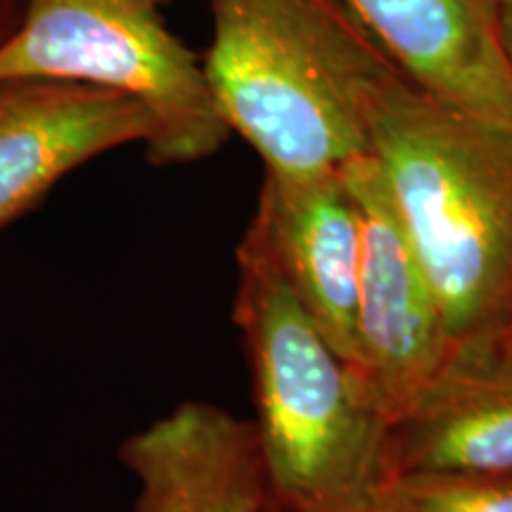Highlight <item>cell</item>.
Wrapping results in <instances>:
<instances>
[{
    "instance_id": "15",
    "label": "cell",
    "mask_w": 512,
    "mask_h": 512,
    "mask_svg": "<svg viewBox=\"0 0 512 512\" xmlns=\"http://www.w3.org/2000/svg\"><path fill=\"white\" fill-rule=\"evenodd\" d=\"M259 512H299V510H292V508H287V505L278 503V501H275V498L271 496V498H268V501H266L264 508H261Z\"/></svg>"
},
{
    "instance_id": "2",
    "label": "cell",
    "mask_w": 512,
    "mask_h": 512,
    "mask_svg": "<svg viewBox=\"0 0 512 512\" xmlns=\"http://www.w3.org/2000/svg\"><path fill=\"white\" fill-rule=\"evenodd\" d=\"M211 17L204 72L266 174H328L370 152L363 110L399 72L342 0H211Z\"/></svg>"
},
{
    "instance_id": "10",
    "label": "cell",
    "mask_w": 512,
    "mask_h": 512,
    "mask_svg": "<svg viewBox=\"0 0 512 512\" xmlns=\"http://www.w3.org/2000/svg\"><path fill=\"white\" fill-rule=\"evenodd\" d=\"M420 472L512 475L510 375L446 373L387 427L384 482Z\"/></svg>"
},
{
    "instance_id": "11",
    "label": "cell",
    "mask_w": 512,
    "mask_h": 512,
    "mask_svg": "<svg viewBox=\"0 0 512 512\" xmlns=\"http://www.w3.org/2000/svg\"><path fill=\"white\" fill-rule=\"evenodd\" d=\"M382 512H512V477L399 475L377 489Z\"/></svg>"
},
{
    "instance_id": "3",
    "label": "cell",
    "mask_w": 512,
    "mask_h": 512,
    "mask_svg": "<svg viewBox=\"0 0 512 512\" xmlns=\"http://www.w3.org/2000/svg\"><path fill=\"white\" fill-rule=\"evenodd\" d=\"M233 320L252 370L271 496L299 512L370 508L384 482L387 422L247 240L238 247Z\"/></svg>"
},
{
    "instance_id": "13",
    "label": "cell",
    "mask_w": 512,
    "mask_h": 512,
    "mask_svg": "<svg viewBox=\"0 0 512 512\" xmlns=\"http://www.w3.org/2000/svg\"><path fill=\"white\" fill-rule=\"evenodd\" d=\"M24 5H27V0H0V46L17 29L19 19L24 15Z\"/></svg>"
},
{
    "instance_id": "14",
    "label": "cell",
    "mask_w": 512,
    "mask_h": 512,
    "mask_svg": "<svg viewBox=\"0 0 512 512\" xmlns=\"http://www.w3.org/2000/svg\"><path fill=\"white\" fill-rule=\"evenodd\" d=\"M501 46L512 67V0H503L501 8Z\"/></svg>"
},
{
    "instance_id": "1",
    "label": "cell",
    "mask_w": 512,
    "mask_h": 512,
    "mask_svg": "<svg viewBox=\"0 0 512 512\" xmlns=\"http://www.w3.org/2000/svg\"><path fill=\"white\" fill-rule=\"evenodd\" d=\"M363 121L439 297L451 370L512 325V128L399 74L370 93Z\"/></svg>"
},
{
    "instance_id": "6",
    "label": "cell",
    "mask_w": 512,
    "mask_h": 512,
    "mask_svg": "<svg viewBox=\"0 0 512 512\" xmlns=\"http://www.w3.org/2000/svg\"><path fill=\"white\" fill-rule=\"evenodd\" d=\"M242 240L259 249L354 373L361 230L342 171L316 176L264 171Z\"/></svg>"
},
{
    "instance_id": "5",
    "label": "cell",
    "mask_w": 512,
    "mask_h": 512,
    "mask_svg": "<svg viewBox=\"0 0 512 512\" xmlns=\"http://www.w3.org/2000/svg\"><path fill=\"white\" fill-rule=\"evenodd\" d=\"M361 230L354 380L387 427L446 375L451 342L430 275L377 159L342 166Z\"/></svg>"
},
{
    "instance_id": "7",
    "label": "cell",
    "mask_w": 512,
    "mask_h": 512,
    "mask_svg": "<svg viewBox=\"0 0 512 512\" xmlns=\"http://www.w3.org/2000/svg\"><path fill=\"white\" fill-rule=\"evenodd\" d=\"M150 138V114L126 95L69 81H0V233L79 166Z\"/></svg>"
},
{
    "instance_id": "9",
    "label": "cell",
    "mask_w": 512,
    "mask_h": 512,
    "mask_svg": "<svg viewBox=\"0 0 512 512\" xmlns=\"http://www.w3.org/2000/svg\"><path fill=\"white\" fill-rule=\"evenodd\" d=\"M119 456L140 484L133 512H259L271 498L254 420L216 403H181Z\"/></svg>"
},
{
    "instance_id": "4",
    "label": "cell",
    "mask_w": 512,
    "mask_h": 512,
    "mask_svg": "<svg viewBox=\"0 0 512 512\" xmlns=\"http://www.w3.org/2000/svg\"><path fill=\"white\" fill-rule=\"evenodd\" d=\"M174 0H27L0 46V81L86 83L140 102L152 121L145 155L157 166L200 162L230 126L197 57L164 22Z\"/></svg>"
},
{
    "instance_id": "12",
    "label": "cell",
    "mask_w": 512,
    "mask_h": 512,
    "mask_svg": "<svg viewBox=\"0 0 512 512\" xmlns=\"http://www.w3.org/2000/svg\"><path fill=\"white\" fill-rule=\"evenodd\" d=\"M448 373H491L512 377V325L475 356L456 363Z\"/></svg>"
},
{
    "instance_id": "16",
    "label": "cell",
    "mask_w": 512,
    "mask_h": 512,
    "mask_svg": "<svg viewBox=\"0 0 512 512\" xmlns=\"http://www.w3.org/2000/svg\"><path fill=\"white\" fill-rule=\"evenodd\" d=\"M361 512H382L380 508H377V505L373 503V505H370V508H366V510H361Z\"/></svg>"
},
{
    "instance_id": "8",
    "label": "cell",
    "mask_w": 512,
    "mask_h": 512,
    "mask_svg": "<svg viewBox=\"0 0 512 512\" xmlns=\"http://www.w3.org/2000/svg\"><path fill=\"white\" fill-rule=\"evenodd\" d=\"M408 83L470 117L512 128L503 0H342Z\"/></svg>"
},
{
    "instance_id": "17",
    "label": "cell",
    "mask_w": 512,
    "mask_h": 512,
    "mask_svg": "<svg viewBox=\"0 0 512 512\" xmlns=\"http://www.w3.org/2000/svg\"><path fill=\"white\" fill-rule=\"evenodd\" d=\"M510 477H512V475H510Z\"/></svg>"
}]
</instances>
